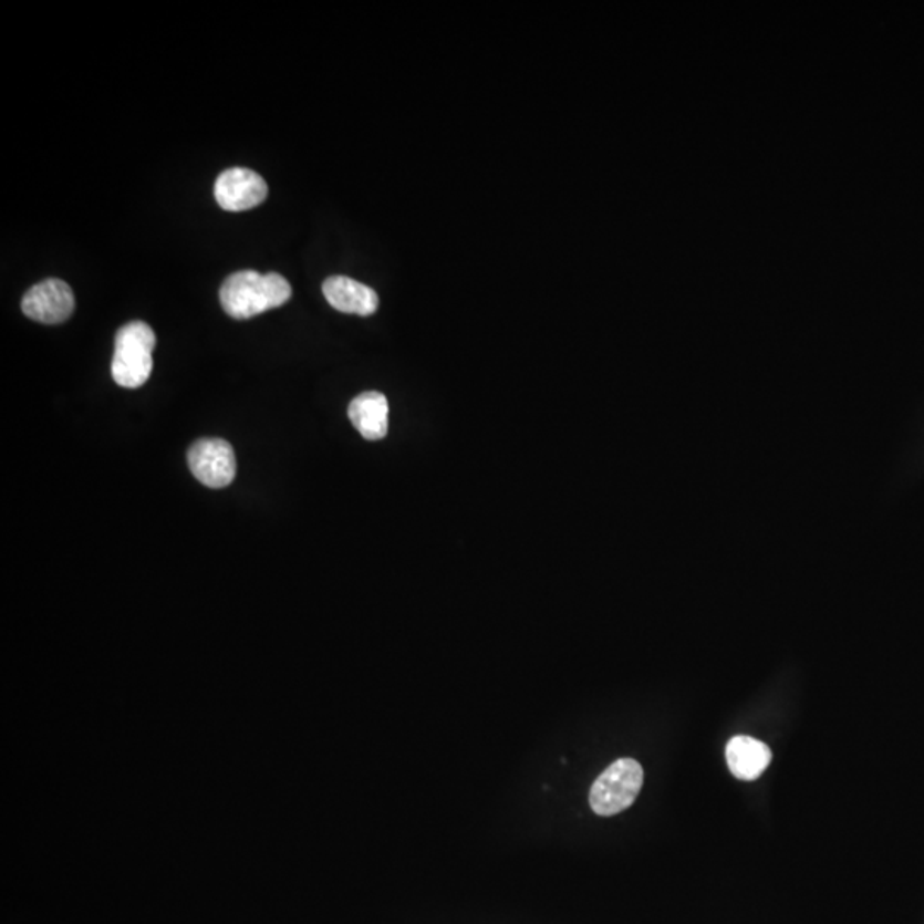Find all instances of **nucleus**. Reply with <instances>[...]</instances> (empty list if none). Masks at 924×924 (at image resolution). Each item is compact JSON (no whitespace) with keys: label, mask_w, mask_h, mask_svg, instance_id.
Here are the masks:
<instances>
[{"label":"nucleus","mask_w":924,"mask_h":924,"mask_svg":"<svg viewBox=\"0 0 924 924\" xmlns=\"http://www.w3.org/2000/svg\"><path fill=\"white\" fill-rule=\"evenodd\" d=\"M347 416L366 440H381L390 430V403L384 394L375 391L360 394L351 401Z\"/></svg>","instance_id":"nucleus-8"},{"label":"nucleus","mask_w":924,"mask_h":924,"mask_svg":"<svg viewBox=\"0 0 924 924\" xmlns=\"http://www.w3.org/2000/svg\"><path fill=\"white\" fill-rule=\"evenodd\" d=\"M644 785V770L634 759H620L594 781L589 803L594 813L612 817L632 807Z\"/></svg>","instance_id":"nucleus-3"},{"label":"nucleus","mask_w":924,"mask_h":924,"mask_svg":"<svg viewBox=\"0 0 924 924\" xmlns=\"http://www.w3.org/2000/svg\"><path fill=\"white\" fill-rule=\"evenodd\" d=\"M219 299L230 318L246 321L284 305L291 299V287L278 272L238 271L225 280Z\"/></svg>","instance_id":"nucleus-1"},{"label":"nucleus","mask_w":924,"mask_h":924,"mask_svg":"<svg viewBox=\"0 0 924 924\" xmlns=\"http://www.w3.org/2000/svg\"><path fill=\"white\" fill-rule=\"evenodd\" d=\"M329 305L344 313L372 315L378 309V294L366 284L346 276H332L322 284Z\"/></svg>","instance_id":"nucleus-7"},{"label":"nucleus","mask_w":924,"mask_h":924,"mask_svg":"<svg viewBox=\"0 0 924 924\" xmlns=\"http://www.w3.org/2000/svg\"><path fill=\"white\" fill-rule=\"evenodd\" d=\"M726 759L735 778L755 781L769 767L772 751L764 741L751 736H735L726 747Z\"/></svg>","instance_id":"nucleus-9"},{"label":"nucleus","mask_w":924,"mask_h":924,"mask_svg":"<svg viewBox=\"0 0 924 924\" xmlns=\"http://www.w3.org/2000/svg\"><path fill=\"white\" fill-rule=\"evenodd\" d=\"M189 468L206 487L225 488L237 475V459L224 438H203L190 447Z\"/></svg>","instance_id":"nucleus-4"},{"label":"nucleus","mask_w":924,"mask_h":924,"mask_svg":"<svg viewBox=\"0 0 924 924\" xmlns=\"http://www.w3.org/2000/svg\"><path fill=\"white\" fill-rule=\"evenodd\" d=\"M76 307L71 287L61 280H45L24 294L21 309L28 318L42 324H61L71 318Z\"/></svg>","instance_id":"nucleus-6"},{"label":"nucleus","mask_w":924,"mask_h":924,"mask_svg":"<svg viewBox=\"0 0 924 924\" xmlns=\"http://www.w3.org/2000/svg\"><path fill=\"white\" fill-rule=\"evenodd\" d=\"M268 184L261 175L247 168H230L219 175L215 185L218 205L230 212L249 211L268 197Z\"/></svg>","instance_id":"nucleus-5"},{"label":"nucleus","mask_w":924,"mask_h":924,"mask_svg":"<svg viewBox=\"0 0 924 924\" xmlns=\"http://www.w3.org/2000/svg\"><path fill=\"white\" fill-rule=\"evenodd\" d=\"M155 346V332L144 322H128L118 329L112 360L114 381L125 390H137L146 384L153 372Z\"/></svg>","instance_id":"nucleus-2"}]
</instances>
